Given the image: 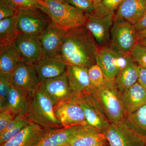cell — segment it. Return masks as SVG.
Instances as JSON below:
<instances>
[{
	"label": "cell",
	"mask_w": 146,
	"mask_h": 146,
	"mask_svg": "<svg viewBox=\"0 0 146 146\" xmlns=\"http://www.w3.org/2000/svg\"><path fill=\"white\" fill-rule=\"evenodd\" d=\"M99 46L85 25L67 31L61 55L67 65L90 68L96 64V56Z\"/></svg>",
	"instance_id": "1"
},
{
	"label": "cell",
	"mask_w": 146,
	"mask_h": 146,
	"mask_svg": "<svg viewBox=\"0 0 146 146\" xmlns=\"http://www.w3.org/2000/svg\"><path fill=\"white\" fill-rule=\"evenodd\" d=\"M110 122L117 123L126 119L122 94L116 86L114 80L106 78L103 84L96 88L92 94Z\"/></svg>",
	"instance_id": "2"
},
{
	"label": "cell",
	"mask_w": 146,
	"mask_h": 146,
	"mask_svg": "<svg viewBox=\"0 0 146 146\" xmlns=\"http://www.w3.org/2000/svg\"><path fill=\"white\" fill-rule=\"evenodd\" d=\"M41 9L48 16L52 23L68 31L85 25L86 14L64 0H43Z\"/></svg>",
	"instance_id": "3"
},
{
	"label": "cell",
	"mask_w": 146,
	"mask_h": 146,
	"mask_svg": "<svg viewBox=\"0 0 146 146\" xmlns=\"http://www.w3.org/2000/svg\"><path fill=\"white\" fill-rule=\"evenodd\" d=\"M54 106L52 100L40 86L31 97L27 117L47 130L63 128L55 115Z\"/></svg>",
	"instance_id": "4"
},
{
	"label": "cell",
	"mask_w": 146,
	"mask_h": 146,
	"mask_svg": "<svg viewBox=\"0 0 146 146\" xmlns=\"http://www.w3.org/2000/svg\"><path fill=\"white\" fill-rule=\"evenodd\" d=\"M110 146H145L146 136L132 127L126 118L117 123H110L104 131Z\"/></svg>",
	"instance_id": "5"
},
{
	"label": "cell",
	"mask_w": 146,
	"mask_h": 146,
	"mask_svg": "<svg viewBox=\"0 0 146 146\" xmlns=\"http://www.w3.org/2000/svg\"><path fill=\"white\" fill-rule=\"evenodd\" d=\"M138 42L134 25L123 20H114L108 45L110 48L122 54L129 55Z\"/></svg>",
	"instance_id": "6"
},
{
	"label": "cell",
	"mask_w": 146,
	"mask_h": 146,
	"mask_svg": "<svg viewBox=\"0 0 146 146\" xmlns=\"http://www.w3.org/2000/svg\"><path fill=\"white\" fill-rule=\"evenodd\" d=\"M133 61L130 54L120 53L109 46L99 47L96 56V64L108 80H115L118 73Z\"/></svg>",
	"instance_id": "7"
},
{
	"label": "cell",
	"mask_w": 146,
	"mask_h": 146,
	"mask_svg": "<svg viewBox=\"0 0 146 146\" xmlns=\"http://www.w3.org/2000/svg\"><path fill=\"white\" fill-rule=\"evenodd\" d=\"M72 98L82 109L87 125L103 132L109 126L110 123L93 94L82 93L73 95Z\"/></svg>",
	"instance_id": "8"
},
{
	"label": "cell",
	"mask_w": 146,
	"mask_h": 146,
	"mask_svg": "<svg viewBox=\"0 0 146 146\" xmlns=\"http://www.w3.org/2000/svg\"><path fill=\"white\" fill-rule=\"evenodd\" d=\"M16 15L20 34L39 36L52 23L48 16L39 9H20Z\"/></svg>",
	"instance_id": "9"
},
{
	"label": "cell",
	"mask_w": 146,
	"mask_h": 146,
	"mask_svg": "<svg viewBox=\"0 0 146 146\" xmlns=\"http://www.w3.org/2000/svg\"><path fill=\"white\" fill-rule=\"evenodd\" d=\"M85 26L99 47L108 46L113 23L114 14H104L94 11L86 14Z\"/></svg>",
	"instance_id": "10"
},
{
	"label": "cell",
	"mask_w": 146,
	"mask_h": 146,
	"mask_svg": "<svg viewBox=\"0 0 146 146\" xmlns=\"http://www.w3.org/2000/svg\"><path fill=\"white\" fill-rule=\"evenodd\" d=\"M15 44L22 62L35 66L46 56L39 36L30 35H18Z\"/></svg>",
	"instance_id": "11"
},
{
	"label": "cell",
	"mask_w": 146,
	"mask_h": 146,
	"mask_svg": "<svg viewBox=\"0 0 146 146\" xmlns=\"http://www.w3.org/2000/svg\"><path fill=\"white\" fill-rule=\"evenodd\" d=\"M12 84L31 97L41 85L40 80L34 66L22 62L11 74Z\"/></svg>",
	"instance_id": "12"
},
{
	"label": "cell",
	"mask_w": 146,
	"mask_h": 146,
	"mask_svg": "<svg viewBox=\"0 0 146 146\" xmlns=\"http://www.w3.org/2000/svg\"><path fill=\"white\" fill-rule=\"evenodd\" d=\"M54 110L56 117L63 128L87 124L82 109L72 98L55 104Z\"/></svg>",
	"instance_id": "13"
},
{
	"label": "cell",
	"mask_w": 146,
	"mask_h": 146,
	"mask_svg": "<svg viewBox=\"0 0 146 146\" xmlns=\"http://www.w3.org/2000/svg\"><path fill=\"white\" fill-rule=\"evenodd\" d=\"M67 35V31L52 23L50 24L39 36L46 56L61 54V49Z\"/></svg>",
	"instance_id": "14"
},
{
	"label": "cell",
	"mask_w": 146,
	"mask_h": 146,
	"mask_svg": "<svg viewBox=\"0 0 146 146\" xmlns=\"http://www.w3.org/2000/svg\"><path fill=\"white\" fill-rule=\"evenodd\" d=\"M104 133L88 125H80L69 140L67 146H107Z\"/></svg>",
	"instance_id": "15"
},
{
	"label": "cell",
	"mask_w": 146,
	"mask_h": 146,
	"mask_svg": "<svg viewBox=\"0 0 146 146\" xmlns=\"http://www.w3.org/2000/svg\"><path fill=\"white\" fill-rule=\"evenodd\" d=\"M41 87L54 105L70 99L73 96L66 71L61 75L42 82Z\"/></svg>",
	"instance_id": "16"
},
{
	"label": "cell",
	"mask_w": 146,
	"mask_h": 146,
	"mask_svg": "<svg viewBox=\"0 0 146 146\" xmlns=\"http://www.w3.org/2000/svg\"><path fill=\"white\" fill-rule=\"evenodd\" d=\"M88 72V68L83 66L67 65L66 73L73 95L94 92L95 89L91 85Z\"/></svg>",
	"instance_id": "17"
},
{
	"label": "cell",
	"mask_w": 146,
	"mask_h": 146,
	"mask_svg": "<svg viewBox=\"0 0 146 146\" xmlns=\"http://www.w3.org/2000/svg\"><path fill=\"white\" fill-rule=\"evenodd\" d=\"M47 131L30 122L16 136L0 146H37Z\"/></svg>",
	"instance_id": "18"
},
{
	"label": "cell",
	"mask_w": 146,
	"mask_h": 146,
	"mask_svg": "<svg viewBox=\"0 0 146 146\" xmlns=\"http://www.w3.org/2000/svg\"><path fill=\"white\" fill-rule=\"evenodd\" d=\"M146 13V0H124L115 11L114 19L135 25Z\"/></svg>",
	"instance_id": "19"
},
{
	"label": "cell",
	"mask_w": 146,
	"mask_h": 146,
	"mask_svg": "<svg viewBox=\"0 0 146 146\" xmlns=\"http://www.w3.org/2000/svg\"><path fill=\"white\" fill-rule=\"evenodd\" d=\"M67 67L61 54L46 56L34 66L41 82L61 75L66 72Z\"/></svg>",
	"instance_id": "20"
},
{
	"label": "cell",
	"mask_w": 146,
	"mask_h": 146,
	"mask_svg": "<svg viewBox=\"0 0 146 146\" xmlns=\"http://www.w3.org/2000/svg\"><path fill=\"white\" fill-rule=\"evenodd\" d=\"M30 98L29 95L14 86L11 82L5 110H8L15 116H26Z\"/></svg>",
	"instance_id": "21"
},
{
	"label": "cell",
	"mask_w": 146,
	"mask_h": 146,
	"mask_svg": "<svg viewBox=\"0 0 146 146\" xmlns=\"http://www.w3.org/2000/svg\"><path fill=\"white\" fill-rule=\"evenodd\" d=\"M22 62L15 42L0 44V73L11 74Z\"/></svg>",
	"instance_id": "22"
},
{
	"label": "cell",
	"mask_w": 146,
	"mask_h": 146,
	"mask_svg": "<svg viewBox=\"0 0 146 146\" xmlns=\"http://www.w3.org/2000/svg\"><path fill=\"white\" fill-rule=\"evenodd\" d=\"M127 116L146 104V89L137 82L122 94Z\"/></svg>",
	"instance_id": "23"
},
{
	"label": "cell",
	"mask_w": 146,
	"mask_h": 146,
	"mask_svg": "<svg viewBox=\"0 0 146 146\" xmlns=\"http://www.w3.org/2000/svg\"><path fill=\"white\" fill-rule=\"evenodd\" d=\"M80 126L48 130L37 146H67L71 137Z\"/></svg>",
	"instance_id": "24"
},
{
	"label": "cell",
	"mask_w": 146,
	"mask_h": 146,
	"mask_svg": "<svg viewBox=\"0 0 146 146\" xmlns=\"http://www.w3.org/2000/svg\"><path fill=\"white\" fill-rule=\"evenodd\" d=\"M140 68L133 61L118 73L114 80L122 94L138 82Z\"/></svg>",
	"instance_id": "25"
},
{
	"label": "cell",
	"mask_w": 146,
	"mask_h": 146,
	"mask_svg": "<svg viewBox=\"0 0 146 146\" xmlns=\"http://www.w3.org/2000/svg\"><path fill=\"white\" fill-rule=\"evenodd\" d=\"M19 34L17 15L0 21V44L15 42Z\"/></svg>",
	"instance_id": "26"
},
{
	"label": "cell",
	"mask_w": 146,
	"mask_h": 146,
	"mask_svg": "<svg viewBox=\"0 0 146 146\" xmlns=\"http://www.w3.org/2000/svg\"><path fill=\"white\" fill-rule=\"evenodd\" d=\"M126 119L132 127L146 136V104L128 115Z\"/></svg>",
	"instance_id": "27"
},
{
	"label": "cell",
	"mask_w": 146,
	"mask_h": 146,
	"mask_svg": "<svg viewBox=\"0 0 146 146\" xmlns=\"http://www.w3.org/2000/svg\"><path fill=\"white\" fill-rule=\"evenodd\" d=\"M11 74L0 73V111L5 110L11 84Z\"/></svg>",
	"instance_id": "28"
},
{
	"label": "cell",
	"mask_w": 146,
	"mask_h": 146,
	"mask_svg": "<svg viewBox=\"0 0 146 146\" xmlns=\"http://www.w3.org/2000/svg\"><path fill=\"white\" fill-rule=\"evenodd\" d=\"M124 0H100L96 2L95 11L104 14H114Z\"/></svg>",
	"instance_id": "29"
},
{
	"label": "cell",
	"mask_w": 146,
	"mask_h": 146,
	"mask_svg": "<svg viewBox=\"0 0 146 146\" xmlns=\"http://www.w3.org/2000/svg\"><path fill=\"white\" fill-rule=\"evenodd\" d=\"M130 56L140 68L146 70V46L137 43L131 52Z\"/></svg>",
	"instance_id": "30"
},
{
	"label": "cell",
	"mask_w": 146,
	"mask_h": 146,
	"mask_svg": "<svg viewBox=\"0 0 146 146\" xmlns=\"http://www.w3.org/2000/svg\"><path fill=\"white\" fill-rule=\"evenodd\" d=\"M88 75L92 86L95 89L101 86L105 80L104 74L98 64L92 65L88 69Z\"/></svg>",
	"instance_id": "31"
},
{
	"label": "cell",
	"mask_w": 146,
	"mask_h": 146,
	"mask_svg": "<svg viewBox=\"0 0 146 146\" xmlns=\"http://www.w3.org/2000/svg\"><path fill=\"white\" fill-rule=\"evenodd\" d=\"M30 122V121L26 117L13 128L1 134L0 145L4 143L16 136V134H18L21 131L23 130L24 128L26 127Z\"/></svg>",
	"instance_id": "32"
},
{
	"label": "cell",
	"mask_w": 146,
	"mask_h": 146,
	"mask_svg": "<svg viewBox=\"0 0 146 146\" xmlns=\"http://www.w3.org/2000/svg\"><path fill=\"white\" fill-rule=\"evenodd\" d=\"M64 1L85 14L91 13L95 10L96 1L94 0H64Z\"/></svg>",
	"instance_id": "33"
},
{
	"label": "cell",
	"mask_w": 146,
	"mask_h": 146,
	"mask_svg": "<svg viewBox=\"0 0 146 146\" xmlns=\"http://www.w3.org/2000/svg\"><path fill=\"white\" fill-rule=\"evenodd\" d=\"M18 10L28 9H41L44 4L42 0H8Z\"/></svg>",
	"instance_id": "34"
},
{
	"label": "cell",
	"mask_w": 146,
	"mask_h": 146,
	"mask_svg": "<svg viewBox=\"0 0 146 146\" xmlns=\"http://www.w3.org/2000/svg\"><path fill=\"white\" fill-rule=\"evenodd\" d=\"M18 11L8 0H0V21L16 16Z\"/></svg>",
	"instance_id": "35"
},
{
	"label": "cell",
	"mask_w": 146,
	"mask_h": 146,
	"mask_svg": "<svg viewBox=\"0 0 146 146\" xmlns=\"http://www.w3.org/2000/svg\"><path fill=\"white\" fill-rule=\"evenodd\" d=\"M15 116L8 110L0 111V134L4 132Z\"/></svg>",
	"instance_id": "36"
},
{
	"label": "cell",
	"mask_w": 146,
	"mask_h": 146,
	"mask_svg": "<svg viewBox=\"0 0 146 146\" xmlns=\"http://www.w3.org/2000/svg\"><path fill=\"white\" fill-rule=\"evenodd\" d=\"M26 117V116H23V115H16L14 119L9 123V124L7 126V127H6L3 133L7 131L10 130L11 129L13 128L15 126L19 123L22 120L25 119Z\"/></svg>",
	"instance_id": "37"
},
{
	"label": "cell",
	"mask_w": 146,
	"mask_h": 146,
	"mask_svg": "<svg viewBox=\"0 0 146 146\" xmlns=\"http://www.w3.org/2000/svg\"><path fill=\"white\" fill-rule=\"evenodd\" d=\"M134 26L136 32L141 31L146 29V13Z\"/></svg>",
	"instance_id": "38"
},
{
	"label": "cell",
	"mask_w": 146,
	"mask_h": 146,
	"mask_svg": "<svg viewBox=\"0 0 146 146\" xmlns=\"http://www.w3.org/2000/svg\"><path fill=\"white\" fill-rule=\"evenodd\" d=\"M138 82L146 89V70L145 69L140 68Z\"/></svg>",
	"instance_id": "39"
},
{
	"label": "cell",
	"mask_w": 146,
	"mask_h": 146,
	"mask_svg": "<svg viewBox=\"0 0 146 146\" xmlns=\"http://www.w3.org/2000/svg\"><path fill=\"white\" fill-rule=\"evenodd\" d=\"M137 36L138 42L139 40L145 38L146 37V29L137 32Z\"/></svg>",
	"instance_id": "40"
},
{
	"label": "cell",
	"mask_w": 146,
	"mask_h": 146,
	"mask_svg": "<svg viewBox=\"0 0 146 146\" xmlns=\"http://www.w3.org/2000/svg\"><path fill=\"white\" fill-rule=\"evenodd\" d=\"M138 43H139V44H141V45H143V46H146V37L144 38V39L139 40Z\"/></svg>",
	"instance_id": "41"
},
{
	"label": "cell",
	"mask_w": 146,
	"mask_h": 146,
	"mask_svg": "<svg viewBox=\"0 0 146 146\" xmlns=\"http://www.w3.org/2000/svg\"><path fill=\"white\" fill-rule=\"evenodd\" d=\"M94 1H96V2L98 1H100V0H94Z\"/></svg>",
	"instance_id": "42"
},
{
	"label": "cell",
	"mask_w": 146,
	"mask_h": 146,
	"mask_svg": "<svg viewBox=\"0 0 146 146\" xmlns=\"http://www.w3.org/2000/svg\"><path fill=\"white\" fill-rule=\"evenodd\" d=\"M145 146H146V141L145 144Z\"/></svg>",
	"instance_id": "43"
},
{
	"label": "cell",
	"mask_w": 146,
	"mask_h": 146,
	"mask_svg": "<svg viewBox=\"0 0 146 146\" xmlns=\"http://www.w3.org/2000/svg\"><path fill=\"white\" fill-rule=\"evenodd\" d=\"M42 1H43V0H42Z\"/></svg>",
	"instance_id": "44"
},
{
	"label": "cell",
	"mask_w": 146,
	"mask_h": 146,
	"mask_svg": "<svg viewBox=\"0 0 146 146\" xmlns=\"http://www.w3.org/2000/svg\"></svg>",
	"instance_id": "45"
}]
</instances>
